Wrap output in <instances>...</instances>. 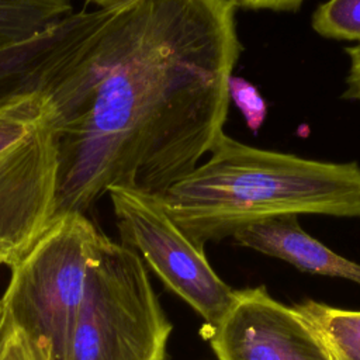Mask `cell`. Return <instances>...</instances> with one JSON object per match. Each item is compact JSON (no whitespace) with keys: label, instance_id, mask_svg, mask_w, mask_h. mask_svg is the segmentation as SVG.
<instances>
[{"label":"cell","instance_id":"13","mask_svg":"<svg viewBox=\"0 0 360 360\" xmlns=\"http://www.w3.org/2000/svg\"><path fill=\"white\" fill-rule=\"evenodd\" d=\"M229 100H232L242 112L248 128L257 132L267 115V105L259 89L243 77L232 76L228 84Z\"/></svg>","mask_w":360,"mask_h":360},{"label":"cell","instance_id":"11","mask_svg":"<svg viewBox=\"0 0 360 360\" xmlns=\"http://www.w3.org/2000/svg\"><path fill=\"white\" fill-rule=\"evenodd\" d=\"M72 0H0V49L70 15Z\"/></svg>","mask_w":360,"mask_h":360},{"label":"cell","instance_id":"17","mask_svg":"<svg viewBox=\"0 0 360 360\" xmlns=\"http://www.w3.org/2000/svg\"><path fill=\"white\" fill-rule=\"evenodd\" d=\"M142 0H86L87 4H94L97 10H117L131 7Z\"/></svg>","mask_w":360,"mask_h":360},{"label":"cell","instance_id":"18","mask_svg":"<svg viewBox=\"0 0 360 360\" xmlns=\"http://www.w3.org/2000/svg\"><path fill=\"white\" fill-rule=\"evenodd\" d=\"M6 325H7V319H6V312H4V307L0 301V339L4 333V329H6Z\"/></svg>","mask_w":360,"mask_h":360},{"label":"cell","instance_id":"4","mask_svg":"<svg viewBox=\"0 0 360 360\" xmlns=\"http://www.w3.org/2000/svg\"><path fill=\"white\" fill-rule=\"evenodd\" d=\"M59 183L58 114L34 91L0 98V264L13 267L52 224Z\"/></svg>","mask_w":360,"mask_h":360},{"label":"cell","instance_id":"10","mask_svg":"<svg viewBox=\"0 0 360 360\" xmlns=\"http://www.w3.org/2000/svg\"><path fill=\"white\" fill-rule=\"evenodd\" d=\"M292 307L322 343L330 360H360V311L315 300H304Z\"/></svg>","mask_w":360,"mask_h":360},{"label":"cell","instance_id":"16","mask_svg":"<svg viewBox=\"0 0 360 360\" xmlns=\"http://www.w3.org/2000/svg\"><path fill=\"white\" fill-rule=\"evenodd\" d=\"M236 7L245 10L297 11L305 0H232Z\"/></svg>","mask_w":360,"mask_h":360},{"label":"cell","instance_id":"1","mask_svg":"<svg viewBox=\"0 0 360 360\" xmlns=\"http://www.w3.org/2000/svg\"><path fill=\"white\" fill-rule=\"evenodd\" d=\"M236 8L142 0L110 22L49 96L59 131L55 218L87 214L112 187L159 197L211 152L242 52Z\"/></svg>","mask_w":360,"mask_h":360},{"label":"cell","instance_id":"12","mask_svg":"<svg viewBox=\"0 0 360 360\" xmlns=\"http://www.w3.org/2000/svg\"><path fill=\"white\" fill-rule=\"evenodd\" d=\"M311 25L321 37L360 44V0H329L312 14Z\"/></svg>","mask_w":360,"mask_h":360},{"label":"cell","instance_id":"15","mask_svg":"<svg viewBox=\"0 0 360 360\" xmlns=\"http://www.w3.org/2000/svg\"><path fill=\"white\" fill-rule=\"evenodd\" d=\"M346 53L350 59V65L346 77L347 86L343 93V97L360 103V44L347 48Z\"/></svg>","mask_w":360,"mask_h":360},{"label":"cell","instance_id":"5","mask_svg":"<svg viewBox=\"0 0 360 360\" xmlns=\"http://www.w3.org/2000/svg\"><path fill=\"white\" fill-rule=\"evenodd\" d=\"M103 232L83 212L52 221L14 264L0 301L7 321L66 360L90 264Z\"/></svg>","mask_w":360,"mask_h":360},{"label":"cell","instance_id":"14","mask_svg":"<svg viewBox=\"0 0 360 360\" xmlns=\"http://www.w3.org/2000/svg\"><path fill=\"white\" fill-rule=\"evenodd\" d=\"M7 319V318H6ZM0 360H56L51 349L7 321L0 339Z\"/></svg>","mask_w":360,"mask_h":360},{"label":"cell","instance_id":"6","mask_svg":"<svg viewBox=\"0 0 360 360\" xmlns=\"http://www.w3.org/2000/svg\"><path fill=\"white\" fill-rule=\"evenodd\" d=\"M121 243L134 249L159 280L204 321L215 326L231 307L235 291L210 264L204 249L166 212L160 198L127 187L108 190Z\"/></svg>","mask_w":360,"mask_h":360},{"label":"cell","instance_id":"2","mask_svg":"<svg viewBox=\"0 0 360 360\" xmlns=\"http://www.w3.org/2000/svg\"><path fill=\"white\" fill-rule=\"evenodd\" d=\"M198 248L280 215L360 218V166L242 143L225 132L210 159L159 195Z\"/></svg>","mask_w":360,"mask_h":360},{"label":"cell","instance_id":"9","mask_svg":"<svg viewBox=\"0 0 360 360\" xmlns=\"http://www.w3.org/2000/svg\"><path fill=\"white\" fill-rule=\"evenodd\" d=\"M232 238L239 246L281 259L301 271L360 284V264L305 232L298 215H280L246 225Z\"/></svg>","mask_w":360,"mask_h":360},{"label":"cell","instance_id":"7","mask_svg":"<svg viewBox=\"0 0 360 360\" xmlns=\"http://www.w3.org/2000/svg\"><path fill=\"white\" fill-rule=\"evenodd\" d=\"M204 336L217 360H330L294 307L273 298L264 285L236 290Z\"/></svg>","mask_w":360,"mask_h":360},{"label":"cell","instance_id":"3","mask_svg":"<svg viewBox=\"0 0 360 360\" xmlns=\"http://www.w3.org/2000/svg\"><path fill=\"white\" fill-rule=\"evenodd\" d=\"M172 330L141 256L103 235L66 360H167Z\"/></svg>","mask_w":360,"mask_h":360},{"label":"cell","instance_id":"8","mask_svg":"<svg viewBox=\"0 0 360 360\" xmlns=\"http://www.w3.org/2000/svg\"><path fill=\"white\" fill-rule=\"evenodd\" d=\"M89 30L84 20L70 14L55 25L0 49V98L51 94L80 56Z\"/></svg>","mask_w":360,"mask_h":360}]
</instances>
